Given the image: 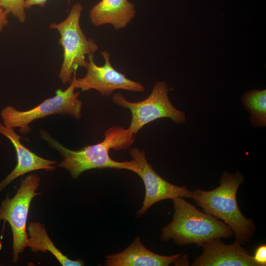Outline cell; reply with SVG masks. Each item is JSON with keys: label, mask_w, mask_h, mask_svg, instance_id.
Listing matches in <instances>:
<instances>
[{"label": "cell", "mask_w": 266, "mask_h": 266, "mask_svg": "<svg viewBox=\"0 0 266 266\" xmlns=\"http://www.w3.org/2000/svg\"><path fill=\"white\" fill-rule=\"evenodd\" d=\"M40 135L63 157V161L57 166L67 169L74 179L84 171L92 169L109 168L127 169L135 173L137 172L138 167L133 160L118 162L112 159L109 155L110 149L126 150L133 143L135 135L128 128L112 127L106 130L101 142L78 150L66 148L44 130L40 131Z\"/></svg>", "instance_id": "cell-1"}, {"label": "cell", "mask_w": 266, "mask_h": 266, "mask_svg": "<svg viewBox=\"0 0 266 266\" xmlns=\"http://www.w3.org/2000/svg\"><path fill=\"white\" fill-rule=\"evenodd\" d=\"M244 180V176L239 172L225 171L218 187L209 191L196 189L192 191L191 198L204 212L229 226L235 235V240L241 245L250 242L256 232L253 220L243 215L236 200L238 189Z\"/></svg>", "instance_id": "cell-2"}, {"label": "cell", "mask_w": 266, "mask_h": 266, "mask_svg": "<svg viewBox=\"0 0 266 266\" xmlns=\"http://www.w3.org/2000/svg\"><path fill=\"white\" fill-rule=\"evenodd\" d=\"M172 200L174 213L172 221L161 229V239L172 240L182 246L195 244L201 246L215 238H230L234 233L224 222L198 210L183 198Z\"/></svg>", "instance_id": "cell-3"}, {"label": "cell", "mask_w": 266, "mask_h": 266, "mask_svg": "<svg viewBox=\"0 0 266 266\" xmlns=\"http://www.w3.org/2000/svg\"><path fill=\"white\" fill-rule=\"evenodd\" d=\"M82 10L81 4L77 2L64 20L49 26L60 35L59 42L63 48V61L58 76L63 84L70 83L78 68L86 67V56L94 55L99 49L97 44L93 39L87 38L80 27Z\"/></svg>", "instance_id": "cell-4"}, {"label": "cell", "mask_w": 266, "mask_h": 266, "mask_svg": "<svg viewBox=\"0 0 266 266\" xmlns=\"http://www.w3.org/2000/svg\"><path fill=\"white\" fill-rule=\"evenodd\" d=\"M76 77V72H75L67 89H57L54 97L45 100L30 110L19 111L11 105L6 106L0 112L3 125L12 128L19 127L21 133L26 134L31 131L29 126L31 123L48 115L68 114L76 119H80L82 102L78 99L79 92H74Z\"/></svg>", "instance_id": "cell-5"}, {"label": "cell", "mask_w": 266, "mask_h": 266, "mask_svg": "<svg viewBox=\"0 0 266 266\" xmlns=\"http://www.w3.org/2000/svg\"><path fill=\"white\" fill-rule=\"evenodd\" d=\"M168 91L165 82L157 81L150 95L144 100L131 102L119 92L113 95L112 100L116 104L131 111L132 120L128 129L135 135L144 126L159 118H168L178 124L185 122L184 113L172 104Z\"/></svg>", "instance_id": "cell-6"}, {"label": "cell", "mask_w": 266, "mask_h": 266, "mask_svg": "<svg viewBox=\"0 0 266 266\" xmlns=\"http://www.w3.org/2000/svg\"><path fill=\"white\" fill-rule=\"evenodd\" d=\"M39 177L30 174L22 179L20 187L12 198L7 197L0 207V221L7 222L13 235V262L19 260L27 247L28 240L26 225L30 204L32 199L40 194L35 191L39 186Z\"/></svg>", "instance_id": "cell-7"}, {"label": "cell", "mask_w": 266, "mask_h": 266, "mask_svg": "<svg viewBox=\"0 0 266 266\" xmlns=\"http://www.w3.org/2000/svg\"><path fill=\"white\" fill-rule=\"evenodd\" d=\"M104 60L101 66H98L94 60V55L88 56L85 67L87 72L82 78H75L76 89L83 91L94 89L101 95L108 97L116 90L142 92L145 87L139 82L131 80L125 74L119 72L112 66L110 53L105 50L100 52Z\"/></svg>", "instance_id": "cell-8"}, {"label": "cell", "mask_w": 266, "mask_h": 266, "mask_svg": "<svg viewBox=\"0 0 266 266\" xmlns=\"http://www.w3.org/2000/svg\"><path fill=\"white\" fill-rule=\"evenodd\" d=\"M129 152L138 167L136 174L142 180L145 189L142 205L136 214L137 217L145 213L152 205L160 201L176 198H191L192 192L186 186L172 184L155 172L148 162L143 150L133 147Z\"/></svg>", "instance_id": "cell-9"}, {"label": "cell", "mask_w": 266, "mask_h": 266, "mask_svg": "<svg viewBox=\"0 0 266 266\" xmlns=\"http://www.w3.org/2000/svg\"><path fill=\"white\" fill-rule=\"evenodd\" d=\"M201 247L202 253L194 259L192 266H258L253 256L236 240L227 244L215 238Z\"/></svg>", "instance_id": "cell-10"}, {"label": "cell", "mask_w": 266, "mask_h": 266, "mask_svg": "<svg viewBox=\"0 0 266 266\" xmlns=\"http://www.w3.org/2000/svg\"><path fill=\"white\" fill-rule=\"evenodd\" d=\"M0 133L8 138L12 143L16 153L17 163L14 169L3 180L0 182V192L12 181L28 172L39 169L52 171L57 161L41 158L22 144L21 136L17 134L14 128L0 123Z\"/></svg>", "instance_id": "cell-11"}, {"label": "cell", "mask_w": 266, "mask_h": 266, "mask_svg": "<svg viewBox=\"0 0 266 266\" xmlns=\"http://www.w3.org/2000/svg\"><path fill=\"white\" fill-rule=\"evenodd\" d=\"M183 253L164 256L148 249L138 236L123 251L105 256L106 266H168L174 265Z\"/></svg>", "instance_id": "cell-12"}, {"label": "cell", "mask_w": 266, "mask_h": 266, "mask_svg": "<svg viewBox=\"0 0 266 266\" xmlns=\"http://www.w3.org/2000/svg\"><path fill=\"white\" fill-rule=\"evenodd\" d=\"M135 14L134 5L128 0H100L90 10L89 18L95 26L110 24L119 30L125 28Z\"/></svg>", "instance_id": "cell-13"}, {"label": "cell", "mask_w": 266, "mask_h": 266, "mask_svg": "<svg viewBox=\"0 0 266 266\" xmlns=\"http://www.w3.org/2000/svg\"><path fill=\"white\" fill-rule=\"evenodd\" d=\"M28 242L27 247L36 252L41 251L46 253L49 251L63 266H82L84 265L82 260H72L61 252L54 244L48 235L43 225L39 222H32L28 227Z\"/></svg>", "instance_id": "cell-14"}, {"label": "cell", "mask_w": 266, "mask_h": 266, "mask_svg": "<svg viewBox=\"0 0 266 266\" xmlns=\"http://www.w3.org/2000/svg\"><path fill=\"white\" fill-rule=\"evenodd\" d=\"M244 105L251 114L253 126L266 125V90L253 89L245 93L242 97Z\"/></svg>", "instance_id": "cell-15"}, {"label": "cell", "mask_w": 266, "mask_h": 266, "mask_svg": "<svg viewBox=\"0 0 266 266\" xmlns=\"http://www.w3.org/2000/svg\"><path fill=\"white\" fill-rule=\"evenodd\" d=\"M0 6L5 12L24 23L26 21L25 0H0Z\"/></svg>", "instance_id": "cell-16"}, {"label": "cell", "mask_w": 266, "mask_h": 266, "mask_svg": "<svg viewBox=\"0 0 266 266\" xmlns=\"http://www.w3.org/2000/svg\"><path fill=\"white\" fill-rule=\"evenodd\" d=\"M255 262L258 266H266V245L263 244L258 246L255 249L253 256Z\"/></svg>", "instance_id": "cell-17"}, {"label": "cell", "mask_w": 266, "mask_h": 266, "mask_svg": "<svg viewBox=\"0 0 266 266\" xmlns=\"http://www.w3.org/2000/svg\"><path fill=\"white\" fill-rule=\"evenodd\" d=\"M71 0H67L68 3ZM47 0H25V7L26 9L29 8L33 6L38 5L41 7H43Z\"/></svg>", "instance_id": "cell-18"}, {"label": "cell", "mask_w": 266, "mask_h": 266, "mask_svg": "<svg viewBox=\"0 0 266 266\" xmlns=\"http://www.w3.org/2000/svg\"><path fill=\"white\" fill-rule=\"evenodd\" d=\"M8 23L7 14L0 6V33Z\"/></svg>", "instance_id": "cell-19"}, {"label": "cell", "mask_w": 266, "mask_h": 266, "mask_svg": "<svg viewBox=\"0 0 266 266\" xmlns=\"http://www.w3.org/2000/svg\"><path fill=\"white\" fill-rule=\"evenodd\" d=\"M175 266H189V256L182 253L174 264Z\"/></svg>", "instance_id": "cell-20"}]
</instances>
